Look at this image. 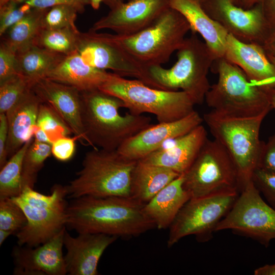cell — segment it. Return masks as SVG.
I'll return each mask as SVG.
<instances>
[{"instance_id":"cell-20","label":"cell","mask_w":275,"mask_h":275,"mask_svg":"<svg viewBox=\"0 0 275 275\" xmlns=\"http://www.w3.org/2000/svg\"><path fill=\"white\" fill-rule=\"evenodd\" d=\"M32 90L42 103L50 106L82 144L89 145L80 116V92L76 88L46 78L36 81Z\"/></svg>"},{"instance_id":"cell-27","label":"cell","mask_w":275,"mask_h":275,"mask_svg":"<svg viewBox=\"0 0 275 275\" xmlns=\"http://www.w3.org/2000/svg\"><path fill=\"white\" fill-rule=\"evenodd\" d=\"M64 57L65 55L33 45L17 53V73L25 77L33 86L38 80L45 78Z\"/></svg>"},{"instance_id":"cell-50","label":"cell","mask_w":275,"mask_h":275,"mask_svg":"<svg viewBox=\"0 0 275 275\" xmlns=\"http://www.w3.org/2000/svg\"><path fill=\"white\" fill-rule=\"evenodd\" d=\"M269 94L271 99V103L272 105V109H274L275 112V90L273 89L269 91Z\"/></svg>"},{"instance_id":"cell-24","label":"cell","mask_w":275,"mask_h":275,"mask_svg":"<svg viewBox=\"0 0 275 275\" xmlns=\"http://www.w3.org/2000/svg\"><path fill=\"white\" fill-rule=\"evenodd\" d=\"M114 74L86 64L76 51L65 56L45 78L84 92L99 89Z\"/></svg>"},{"instance_id":"cell-28","label":"cell","mask_w":275,"mask_h":275,"mask_svg":"<svg viewBox=\"0 0 275 275\" xmlns=\"http://www.w3.org/2000/svg\"><path fill=\"white\" fill-rule=\"evenodd\" d=\"M48 9L32 8L7 31L2 40L17 53L34 45L38 35L43 29V19Z\"/></svg>"},{"instance_id":"cell-36","label":"cell","mask_w":275,"mask_h":275,"mask_svg":"<svg viewBox=\"0 0 275 275\" xmlns=\"http://www.w3.org/2000/svg\"><path fill=\"white\" fill-rule=\"evenodd\" d=\"M26 4H20L15 0H10L0 5V36L19 21L32 9Z\"/></svg>"},{"instance_id":"cell-18","label":"cell","mask_w":275,"mask_h":275,"mask_svg":"<svg viewBox=\"0 0 275 275\" xmlns=\"http://www.w3.org/2000/svg\"><path fill=\"white\" fill-rule=\"evenodd\" d=\"M239 67L255 85L267 91L275 87V67L262 45L228 35L224 57Z\"/></svg>"},{"instance_id":"cell-39","label":"cell","mask_w":275,"mask_h":275,"mask_svg":"<svg viewBox=\"0 0 275 275\" xmlns=\"http://www.w3.org/2000/svg\"><path fill=\"white\" fill-rule=\"evenodd\" d=\"M76 140L78 139L75 136L73 138L66 136L57 139L51 145V154L59 161H68L74 154Z\"/></svg>"},{"instance_id":"cell-2","label":"cell","mask_w":275,"mask_h":275,"mask_svg":"<svg viewBox=\"0 0 275 275\" xmlns=\"http://www.w3.org/2000/svg\"><path fill=\"white\" fill-rule=\"evenodd\" d=\"M80 116L89 145L117 150L125 141L152 125L150 117L129 113L121 115L123 102L101 90L80 92Z\"/></svg>"},{"instance_id":"cell-46","label":"cell","mask_w":275,"mask_h":275,"mask_svg":"<svg viewBox=\"0 0 275 275\" xmlns=\"http://www.w3.org/2000/svg\"><path fill=\"white\" fill-rule=\"evenodd\" d=\"M261 0H241L240 7L244 9H249L260 3Z\"/></svg>"},{"instance_id":"cell-13","label":"cell","mask_w":275,"mask_h":275,"mask_svg":"<svg viewBox=\"0 0 275 275\" xmlns=\"http://www.w3.org/2000/svg\"><path fill=\"white\" fill-rule=\"evenodd\" d=\"M77 51L90 66L102 70H111L122 77H134L150 87L156 88L148 69L115 43L108 34L91 30L86 33L80 32Z\"/></svg>"},{"instance_id":"cell-16","label":"cell","mask_w":275,"mask_h":275,"mask_svg":"<svg viewBox=\"0 0 275 275\" xmlns=\"http://www.w3.org/2000/svg\"><path fill=\"white\" fill-rule=\"evenodd\" d=\"M170 7L169 0H128L111 9L90 30L109 29L119 35L134 34L150 25Z\"/></svg>"},{"instance_id":"cell-44","label":"cell","mask_w":275,"mask_h":275,"mask_svg":"<svg viewBox=\"0 0 275 275\" xmlns=\"http://www.w3.org/2000/svg\"><path fill=\"white\" fill-rule=\"evenodd\" d=\"M262 45L268 55L275 58V26L271 28Z\"/></svg>"},{"instance_id":"cell-3","label":"cell","mask_w":275,"mask_h":275,"mask_svg":"<svg viewBox=\"0 0 275 275\" xmlns=\"http://www.w3.org/2000/svg\"><path fill=\"white\" fill-rule=\"evenodd\" d=\"M136 162L117 150L92 148L86 153L76 177L66 186L67 196L131 197L132 173Z\"/></svg>"},{"instance_id":"cell-45","label":"cell","mask_w":275,"mask_h":275,"mask_svg":"<svg viewBox=\"0 0 275 275\" xmlns=\"http://www.w3.org/2000/svg\"><path fill=\"white\" fill-rule=\"evenodd\" d=\"M255 275H275V264H266L254 270Z\"/></svg>"},{"instance_id":"cell-54","label":"cell","mask_w":275,"mask_h":275,"mask_svg":"<svg viewBox=\"0 0 275 275\" xmlns=\"http://www.w3.org/2000/svg\"><path fill=\"white\" fill-rule=\"evenodd\" d=\"M196 1L199 2L201 4L205 0H196Z\"/></svg>"},{"instance_id":"cell-38","label":"cell","mask_w":275,"mask_h":275,"mask_svg":"<svg viewBox=\"0 0 275 275\" xmlns=\"http://www.w3.org/2000/svg\"><path fill=\"white\" fill-rule=\"evenodd\" d=\"M17 52L2 40L0 45V83L17 73Z\"/></svg>"},{"instance_id":"cell-21","label":"cell","mask_w":275,"mask_h":275,"mask_svg":"<svg viewBox=\"0 0 275 275\" xmlns=\"http://www.w3.org/2000/svg\"><path fill=\"white\" fill-rule=\"evenodd\" d=\"M207 135L205 128L201 124L188 133L172 139L167 148L159 149L140 160L168 168L180 175L184 174L208 139Z\"/></svg>"},{"instance_id":"cell-35","label":"cell","mask_w":275,"mask_h":275,"mask_svg":"<svg viewBox=\"0 0 275 275\" xmlns=\"http://www.w3.org/2000/svg\"><path fill=\"white\" fill-rule=\"evenodd\" d=\"M78 13L70 5H59L49 8L43 19V29L77 28L75 22Z\"/></svg>"},{"instance_id":"cell-26","label":"cell","mask_w":275,"mask_h":275,"mask_svg":"<svg viewBox=\"0 0 275 275\" xmlns=\"http://www.w3.org/2000/svg\"><path fill=\"white\" fill-rule=\"evenodd\" d=\"M180 175L168 168L138 160L132 173L131 197L145 204Z\"/></svg>"},{"instance_id":"cell-51","label":"cell","mask_w":275,"mask_h":275,"mask_svg":"<svg viewBox=\"0 0 275 275\" xmlns=\"http://www.w3.org/2000/svg\"><path fill=\"white\" fill-rule=\"evenodd\" d=\"M230 1L232 3H233L235 5L240 7L241 0H230Z\"/></svg>"},{"instance_id":"cell-30","label":"cell","mask_w":275,"mask_h":275,"mask_svg":"<svg viewBox=\"0 0 275 275\" xmlns=\"http://www.w3.org/2000/svg\"><path fill=\"white\" fill-rule=\"evenodd\" d=\"M79 33L77 28L42 29L34 45L66 56L77 51Z\"/></svg>"},{"instance_id":"cell-43","label":"cell","mask_w":275,"mask_h":275,"mask_svg":"<svg viewBox=\"0 0 275 275\" xmlns=\"http://www.w3.org/2000/svg\"><path fill=\"white\" fill-rule=\"evenodd\" d=\"M264 15L270 26H275V0H261Z\"/></svg>"},{"instance_id":"cell-1","label":"cell","mask_w":275,"mask_h":275,"mask_svg":"<svg viewBox=\"0 0 275 275\" xmlns=\"http://www.w3.org/2000/svg\"><path fill=\"white\" fill-rule=\"evenodd\" d=\"M144 206L132 197L81 196L68 204L66 226L78 234L138 236L156 227Z\"/></svg>"},{"instance_id":"cell-7","label":"cell","mask_w":275,"mask_h":275,"mask_svg":"<svg viewBox=\"0 0 275 275\" xmlns=\"http://www.w3.org/2000/svg\"><path fill=\"white\" fill-rule=\"evenodd\" d=\"M99 89L120 99L130 113L151 114L160 123L179 120L195 111L196 104L183 91L152 88L140 80L126 79L115 73Z\"/></svg>"},{"instance_id":"cell-40","label":"cell","mask_w":275,"mask_h":275,"mask_svg":"<svg viewBox=\"0 0 275 275\" xmlns=\"http://www.w3.org/2000/svg\"><path fill=\"white\" fill-rule=\"evenodd\" d=\"M20 4H26L32 8L48 9L59 5H70L82 13L90 0H15Z\"/></svg>"},{"instance_id":"cell-4","label":"cell","mask_w":275,"mask_h":275,"mask_svg":"<svg viewBox=\"0 0 275 275\" xmlns=\"http://www.w3.org/2000/svg\"><path fill=\"white\" fill-rule=\"evenodd\" d=\"M215 61L218 80L206 95L207 105L227 116L266 117L272 109L269 91L255 85L239 67L225 58Z\"/></svg>"},{"instance_id":"cell-53","label":"cell","mask_w":275,"mask_h":275,"mask_svg":"<svg viewBox=\"0 0 275 275\" xmlns=\"http://www.w3.org/2000/svg\"><path fill=\"white\" fill-rule=\"evenodd\" d=\"M9 1L10 0H0V5H3Z\"/></svg>"},{"instance_id":"cell-9","label":"cell","mask_w":275,"mask_h":275,"mask_svg":"<svg viewBox=\"0 0 275 275\" xmlns=\"http://www.w3.org/2000/svg\"><path fill=\"white\" fill-rule=\"evenodd\" d=\"M48 195L30 186L12 199L24 212L26 223L16 234L18 245L35 247L50 239L66 227L68 204L66 186L54 185Z\"/></svg>"},{"instance_id":"cell-8","label":"cell","mask_w":275,"mask_h":275,"mask_svg":"<svg viewBox=\"0 0 275 275\" xmlns=\"http://www.w3.org/2000/svg\"><path fill=\"white\" fill-rule=\"evenodd\" d=\"M265 117H234L212 110L203 117L214 139L224 147L233 161L238 171L241 190L252 180L253 173L258 167L263 143L260 140V130Z\"/></svg>"},{"instance_id":"cell-5","label":"cell","mask_w":275,"mask_h":275,"mask_svg":"<svg viewBox=\"0 0 275 275\" xmlns=\"http://www.w3.org/2000/svg\"><path fill=\"white\" fill-rule=\"evenodd\" d=\"M177 62L169 69L161 65L149 67L151 79L157 89L169 91L180 89L191 97L196 104H202L211 87L208 74L215 57L193 32L177 50Z\"/></svg>"},{"instance_id":"cell-33","label":"cell","mask_w":275,"mask_h":275,"mask_svg":"<svg viewBox=\"0 0 275 275\" xmlns=\"http://www.w3.org/2000/svg\"><path fill=\"white\" fill-rule=\"evenodd\" d=\"M32 87L29 81L18 73L0 83V114L6 113Z\"/></svg>"},{"instance_id":"cell-47","label":"cell","mask_w":275,"mask_h":275,"mask_svg":"<svg viewBox=\"0 0 275 275\" xmlns=\"http://www.w3.org/2000/svg\"><path fill=\"white\" fill-rule=\"evenodd\" d=\"M13 233L9 231L0 229V245L1 246L4 241Z\"/></svg>"},{"instance_id":"cell-42","label":"cell","mask_w":275,"mask_h":275,"mask_svg":"<svg viewBox=\"0 0 275 275\" xmlns=\"http://www.w3.org/2000/svg\"><path fill=\"white\" fill-rule=\"evenodd\" d=\"M8 138V125L5 113L0 114V168L8 161L7 144Z\"/></svg>"},{"instance_id":"cell-12","label":"cell","mask_w":275,"mask_h":275,"mask_svg":"<svg viewBox=\"0 0 275 275\" xmlns=\"http://www.w3.org/2000/svg\"><path fill=\"white\" fill-rule=\"evenodd\" d=\"M231 230L267 248L275 239V210L262 198L251 180L242 188L215 232Z\"/></svg>"},{"instance_id":"cell-19","label":"cell","mask_w":275,"mask_h":275,"mask_svg":"<svg viewBox=\"0 0 275 275\" xmlns=\"http://www.w3.org/2000/svg\"><path fill=\"white\" fill-rule=\"evenodd\" d=\"M118 237L100 233H79L75 237L65 231L63 243L67 274L97 275L98 262L106 248Z\"/></svg>"},{"instance_id":"cell-23","label":"cell","mask_w":275,"mask_h":275,"mask_svg":"<svg viewBox=\"0 0 275 275\" xmlns=\"http://www.w3.org/2000/svg\"><path fill=\"white\" fill-rule=\"evenodd\" d=\"M170 7L180 13L187 20L191 32L199 34L216 60L224 57L227 30L211 18L196 0H169Z\"/></svg>"},{"instance_id":"cell-17","label":"cell","mask_w":275,"mask_h":275,"mask_svg":"<svg viewBox=\"0 0 275 275\" xmlns=\"http://www.w3.org/2000/svg\"><path fill=\"white\" fill-rule=\"evenodd\" d=\"M66 228L46 242L34 247L16 246L13 251L15 274L65 275L67 274L63 239Z\"/></svg>"},{"instance_id":"cell-34","label":"cell","mask_w":275,"mask_h":275,"mask_svg":"<svg viewBox=\"0 0 275 275\" xmlns=\"http://www.w3.org/2000/svg\"><path fill=\"white\" fill-rule=\"evenodd\" d=\"M26 223L24 212L12 198H0V229L16 234Z\"/></svg>"},{"instance_id":"cell-14","label":"cell","mask_w":275,"mask_h":275,"mask_svg":"<svg viewBox=\"0 0 275 275\" xmlns=\"http://www.w3.org/2000/svg\"><path fill=\"white\" fill-rule=\"evenodd\" d=\"M201 5L211 18L242 42L262 45L271 29L261 2L249 9L230 0H205Z\"/></svg>"},{"instance_id":"cell-37","label":"cell","mask_w":275,"mask_h":275,"mask_svg":"<svg viewBox=\"0 0 275 275\" xmlns=\"http://www.w3.org/2000/svg\"><path fill=\"white\" fill-rule=\"evenodd\" d=\"M252 180L260 194L275 210V174L258 167L253 173Z\"/></svg>"},{"instance_id":"cell-15","label":"cell","mask_w":275,"mask_h":275,"mask_svg":"<svg viewBox=\"0 0 275 275\" xmlns=\"http://www.w3.org/2000/svg\"><path fill=\"white\" fill-rule=\"evenodd\" d=\"M203 121L195 110L179 120L152 124L127 140L117 150L129 159L141 160L158 150L167 140L188 133Z\"/></svg>"},{"instance_id":"cell-6","label":"cell","mask_w":275,"mask_h":275,"mask_svg":"<svg viewBox=\"0 0 275 275\" xmlns=\"http://www.w3.org/2000/svg\"><path fill=\"white\" fill-rule=\"evenodd\" d=\"M190 26L185 17L169 7L149 26L134 34H108L110 38L148 69L167 63L183 43Z\"/></svg>"},{"instance_id":"cell-29","label":"cell","mask_w":275,"mask_h":275,"mask_svg":"<svg viewBox=\"0 0 275 275\" xmlns=\"http://www.w3.org/2000/svg\"><path fill=\"white\" fill-rule=\"evenodd\" d=\"M32 141L24 143L1 168L0 198L16 197L22 191V162L25 152Z\"/></svg>"},{"instance_id":"cell-41","label":"cell","mask_w":275,"mask_h":275,"mask_svg":"<svg viewBox=\"0 0 275 275\" xmlns=\"http://www.w3.org/2000/svg\"><path fill=\"white\" fill-rule=\"evenodd\" d=\"M258 167L275 174V133L263 142Z\"/></svg>"},{"instance_id":"cell-25","label":"cell","mask_w":275,"mask_h":275,"mask_svg":"<svg viewBox=\"0 0 275 275\" xmlns=\"http://www.w3.org/2000/svg\"><path fill=\"white\" fill-rule=\"evenodd\" d=\"M181 174L161 189L149 202L144 210L156 228H169L183 206L190 199L184 188Z\"/></svg>"},{"instance_id":"cell-22","label":"cell","mask_w":275,"mask_h":275,"mask_svg":"<svg viewBox=\"0 0 275 275\" xmlns=\"http://www.w3.org/2000/svg\"><path fill=\"white\" fill-rule=\"evenodd\" d=\"M40 99L32 88L5 114L8 125L7 154L10 158L32 139L40 104Z\"/></svg>"},{"instance_id":"cell-10","label":"cell","mask_w":275,"mask_h":275,"mask_svg":"<svg viewBox=\"0 0 275 275\" xmlns=\"http://www.w3.org/2000/svg\"><path fill=\"white\" fill-rule=\"evenodd\" d=\"M184 174L183 187L190 198L241 190L237 168L224 147L216 140L207 139Z\"/></svg>"},{"instance_id":"cell-52","label":"cell","mask_w":275,"mask_h":275,"mask_svg":"<svg viewBox=\"0 0 275 275\" xmlns=\"http://www.w3.org/2000/svg\"><path fill=\"white\" fill-rule=\"evenodd\" d=\"M268 56L269 57V59H270V60L271 61V62L272 63V64L274 65L275 67V58L271 56H269V55H268ZM274 89L275 90V87Z\"/></svg>"},{"instance_id":"cell-32","label":"cell","mask_w":275,"mask_h":275,"mask_svg":"<svg viewBox=\"0 0 275 275\" xmlns=\"http://www.w3.org/2000/svg\"><path fill=\"white\" fill-rule=\"evenodd\" d=\"M36 126L44 132L51 145L57 139L72 133L55 111L45 103L42 102L40 105Z\"/></svg>"},{"instance_id":"cell-11","label":"cell","mask_w":275,"mask_h":275,"mask_svg":"<svg viewBox=\"0 0 275 275\" xmlns=\"http://www.w3.org/2000/svg\"><path fill=\"white\" fill-rule=\"evenodd\" d=\"M239 193L229 191L190 198L169 227L168 247L188 235H195L199 242L210 240L217 225L231 209Z\"/></svg>"},{"instance_id":"cell-48","label":"cell","mask_w":275,"mask_h":275,"mask_svg":"<svg viewBox=\"0 0 275 275\" xmlns=\"http://www.w3.org/2000/svg\"><path fill=\"white\" fill-rule=\"evenodd\" d=\"M124 2V0H104L103 3L112 9Z\"/></svg>"},{"instance_id":"cell-31","label":"cell","mask_w":275,"mask_h":275,"mask_svg":"<svg viewBox=\"0 0 275 275\" xmlns=\"http://www.w3.org/2000/svg\"><path fill=\"white\" fill-rule=\"evenodd\" d=\"M51 154V145L35 140L32 141L25 152L22 162L23 189L25 186L34 188L39 172Z\"/></svg>"},{"instance_id":"cell-49","label":"cell","mask_w":275,"mask_h":275,"mask_svg":"<svg viewBox=\"0 0 275 275\" xmlns=\"http://www.w3.org/2000/svg\"><path fill=\"white\" fill-rule=\"evenodd\" d=\"M104 0H90L91 7L94 10H98L100 6V4L102 2H103Z\"/></svg>"}]
</instances>
